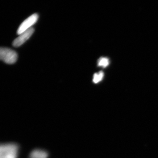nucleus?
<instances>
[{
	"instance_id": "20e7f679",
	"label": "nucleus",
	"mask_w": 158,
	"mask_h": 158,
	"mask_svg": "<svg viewBox=\"0 0 158 158\" xmlns=\"http://www.w3.org/2000/svg\"><path fill=\"white\" fill-rule=\"evenodd\" d=\"M18 146L15 144H0V156L3 158L10 153L18 151Z\"/></svg>"
},
{
	"instance_id": "7ed1b4c3",
	"label": "nucleus",
	"mask_w": 158,
	"mask_h": 158,
	"mask_svg": "<svg viewBox=\"0 0 158 158\" xmlns=\"http://www.w3.org/2000/svg\"><path fill=\"white\" fill-rule=\"evenodd\" d=\"M34 31L33 28L25 31L23 33L20 34L17 38L15 40L12 42V45L15 47H18L23 44L26 41L28 40L32 36Z\"/></svg>"
},
{
	"instance_id": "423d86ee",
	"label": "nucleus",
	"mask_w": 158,
	"mask_h": 158,
	"mask_svg": "<svg viewBox=\"0 0 158 158\" xmlns=\"http://www.w3.org/2000/svg\"><path fill=\"white\" fill-rule=\"evenodd\" d=\"M109 64H110L109 59L106 57H101L100 58L98 59V66L103 67V68L106 67L109 65Z\"/></svg>"
},
{
	"instance_id": "f257e3e1",
	"label": "nucleus",
	"mask_w": 158,
	"mask_h": 158,
	"mask_svg": "<svg viewBox=\"0 0 158 158\" xmlns=\"http://www.w3.org/2000/svg\"><path fill=\"white\" fill-rule=\"evenodd\" d=\"M17 53L11 49L6 48H0V60L7 64H14L17 61Z\"/></svg>"
},
{
	"instance_id": "39448f33",
	"label": "nucleus",
	"mask_w": 158,
	"mask_h": 158,
	"mask_svg": "<svg viewBox=\"0 0 158 158\" xmlns=\"http://www.w3.org/2000/svg\"><path fill=\"white\" fill-rule=\"evenodd\" d=\"M48 157L47 152L41 149L34 150L30 155V158H47Z\"/></svg>"
},
{
	"instance_id": "6e6552de",
	"label": "nucleus",
	"mask_w": 158,
	"mask_h": 158,
	"mask_svg": "<svg viewBox=\"0 0 158 158\" xmlns=\"http://www.w3.org/2000/svg\"><path fill=\"white\" fill-rule=\"evenodd\" d=\"M0 158H2V157H1V156H0Z\"/></svg>"
},
{
	"instance_id": "f03ea898",
	"label": "nucleus",
	"mask_w": 158,
	"mask_h": 158,
	"mask_svg": "<svg viewBox=\"0 0 158 158\" xmlns=\"http://www.w3.org/2000/svg\"><path fill=\"white\" fill-rule=\"evenodd\" d=\"M38 17L39 16L38 15L34 14L24 21L19 27L17 32V34L20 35L25 31L32 28V26L34 25L38 20Z\"/></svg>"
},
{
	"instance_id": "0eeeda50",
	"label": "nucleus",
	"mask_w": 158,
	"mask_h": 158,
	"mask_svg": "<svg viewBox=\"0 0 158 158\" xmlns=\"http://www.w3.org/2000/svg\"><path fill=\"white\" fill-rule=\"evenodd\" d=\"M104 77V73L102 71H100L98 73L94 75L93 81L95 84H97L102 81Z\"/></svg>"
}]
</instances>
